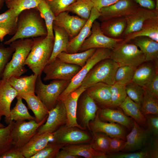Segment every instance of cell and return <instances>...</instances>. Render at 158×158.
Here are the masks:
<instances>
[{"instance_id": "6da1fadb", "label": "cell", "mask_w": 158, "mask_h": 158, "mask_svg": "<svg viewBox=\"0 0 158 158\" xmlns=\"http://www.w3.org/2000/svg\"><path fill=\"white\" fill-rule=\"evenodd\" d=\"M43 19L37 8L23 11L18 16L15 33L4 44L9 45L20 39L47 36V29Z\"/></svg>"}, {"instance_id": "7a4b0ae2", "label": "cell", "mask_w": 158, "mask_h": 158, "mask_svg": "<svg viewBox=\"0 0 158 158\" xmlns=\"http://www.w3.org/2000/svg\"><path fill=\"white\" fill-rule=\"evenodd\" d=\"M30 51L25 62L33 73L38 76L43 71L51 57L53 47L54 37H40L32 38Z\"/></svg>"}, {"instance_id": "3957f363", "label": "cell", "mask_w": 158, "mask_h": 158, "mask_svg": "<svg viewBox=\"0 0 158 158\" xmlns=\"http://www.w3.org/2000/svg\"><path fill=\"white\" fill-rule=\"evenodd\" d=\"M32 42L33 39L29 38L18 40L9 44L15 51L5 67L1 79L7 80L12 76H20L27 71L25 62Z\"/></svg>"}, {"instance_id": "277c9868", "label": "cell", "mask_w": 158, "mask_h": 158, "mask_svg": "<svg viewBox=\"0 0 158 158\" xmlns=\"http://www.w3.org/2000/svg\"><path fill=\"white\" fill-rule=\"evenodd\" d=\"M118 67V65L110 58L103 60L90 70L81 85L86 89L99 83L111 85L115 83V74Z\"/></svg>"}, {"instance_id": "5b68a950", "label": "cell", "mask_w": 158, "mask_h": 158, "mask_svg": "<svg viewBox=\"0 0 158 158\" xmlns=\"http://www.w3.org/2000/svg\"><path fill=\"white\" fill-rule=\"evenodd\" d=\"M41 76L40 75L37 77L35 93L49 111L56 106L59 97L71 80H54L49 84H45L42 80Z\"/></svg>"}, {"instance_id": "8992f818", "label": "cell", "mask_w": 158, "mask_h": 158, "mask_svg": "<svg viewBox=\"0 0 158 158\" xmlns=\"http://www.w3.org/2000/svg\"><path fill=\"white\" fill-rule=\"evenodd\" d=\"M111 52L112 50L109 49H96L87 60L85 65L71 80L67 87L59 97L58 101H63L71 93L80 86L90 70L99 62L110 58Z\"/></svg>"}, {"instance_id": "52a82bcc", "label": "cell", "mask_w": 158, "mask_h": 158, "mask_svg": "<svg viewBox=\"0 0 158 158\" xmlns=\"http://www.w3.org/2000/svg\"><path fill=\"white\" fill-rule=\"evenodd\" d=\"M110 58L119 66H127L137 67L145 62L143 53L134 44L121 42L112 50Z\"/></svg>"}, {"instance_id": "ba28073f", "label": "cell", "mask_w": 158, "mask_h": 158, "mask_svg": "<svg viewBox=\"0 0 158 158\" xmlns=\"http://www.w3.org/2000/svg\"><path fill=\"white\" fill-rule=\"evenodd\" d=\"M48 115L39 123L35 120L15 121L11 133L12 146L20 149L26 144L45 122Z\"/></svg>"}, {"instance_id": "9c48e42d", "label": "cell", "mask_w": 158, "mask_h": 158, "mask_svg": "<svg viewBox=\"0 0 158 158\" xmlns=\"http://www.w3.org/2000/svg\"><path fill=\"white\" fill-rule=\"evenodd\" d=\"M79 66L66 63L56 57L49 62L43 70L44 81L71 80L81 68Z\"/></svg>"}, {"instance_id": "30bf717a", "label": "cell", "mask_w": 158, "mask_h": 158, "mask_svg": "<svg viewBox=\"0 0 158 158\" xmlns=\"http://www.w3.org/2000/svg\"><path fill=\"white\" fill-rule=\"evenodd\" d=\"M123 40V38H112L106 36L101 29L100 23L96 20L92 24L90 35L84 42L78 52L93 48H107L112 50Z\"/></svg>"}, {"instance_id": "8fae6325", "label": "cell", "mask_w": 158, "mask_h": 158, "mask_svg": "<svg viewBox=\"0 0 158 158\" xmlns=\"http://www.w3.org/2000/svg\"><path fill=\"white\" fill-rule=\"evenodd\" d=\"M52 133V140L64 146L90 143L92 138L84 130L76 127H68L66 124Z\"/></svg>"}, {"instance_id": "7c38bea8", "label": "cell", "mask_w": 158, "mask_h": 158, "mask_svg": "<svg viewBox=\"0 0 158 158\" xmlns=\"http://www.w3.org/2000/svg\"><path fill=\"white\" fill-rule=\"evenodd\" d=\"M66 114L63 103L58 101L56 106L49 111L45 122L38 128L36 134L46 132L53 133L66 124Z\"/></svg>"}, {"instance_id": "4fadbf2b", "label": "cell", "mask_w": 158, "mask_h": 158, "mask_svg": "<svg viewBox=\"0 0 158 158\" xmlns=\"http://www.w3.org/2000/svg\"><path fill=\"white\" fill-rule=\"evenodd\" d=\"M139 6L133 0H120L101 8L99 18L102 22L116 17H125L134 12Z\"/></svg>"}, {"instance_id": "5bb4252c", "label": "cell", "mask_w": 158, "mask_h": 158, "mask_svg": "<svg viewBox=\"0 0 158 158\" xmlns=\"http://www.w3.org/2000/svg\"><path fill=\"white\" fill-rule=\"evenodd\" d=\"M68 13L64 11L55 16L53 24L63 29L68 35L70 40L78 34L87 20Z\"/></svg>"}, {"instance_id": "9a60e30c", "label": "cell", "mask_w": 158, "mask_h": 158, "mask_svg": "<svg viewBox=\"0 0 158 158\" xmlns=\"http://www.w3.org/2000/svg\"><path fill=\"white\" fill-rule=\"evenodd\" d=\"M158 16V9L150 10L140 6L131 14L125 17L126 26L123 35L136 32L141 28L147 20Z\"/></svg>"}, {"instance_id": "2e32d148", "label": "cell", "mask_w": 158, "mask_h": 158, "mask_svg": "<svg viewBox=\"0 0 158 158\" xmlns=\"http://www.w3.org/2000/svg\"><path fill=\"white\" fill-rule=\"evenodd\" d=\"M85 89V87L81 85L71 93L62 101L66 112L67 121L66 125L67 126L76 127L83 130L85 129L78 123L77 113L79 98Z\"/></svg>"}, {"instance_id": "e0dca14e", "label": "cell", "mask_w": 158, "mask_h": 158, "mask_svg": "<svg viewBox=\"0 0 158 158\" xmlns=\"http://www.w3.org/2000/svg\"><path fill=\"white\" fill-rule=\"evenodd\" d=\"M100 15L99 11L94 7L89 18L84 26L75 37L69 40L67 47V53H74L78 52L84 42L90 35L94 22L99 18Z\"/></svg>"}, {"instance_id": "ac0fdd59", "label": "cell", "mask_w": 158, "mask_h": 158, "mask_svg": "<svg viewBox=\"0 0 158 158\" xmlns=\"http://www.w3.org/2000/svg\"><path fill=\"white\" fill-rule=\"evenodd\" d=\"M18 95L7 80L1 79L0 80V115L5 116V122L7 125L10 122L11 103Z\"/></svg>"}, {"instance_id": "d6986e66", "label": "cell", "mask_w": 158, "mask_h": 158, "mask_svg": "<svg viewBox=\"0 0 158 158\" xmlns=\"http://www.w3.org/2000/svg\"><path fill=\"white\" fill-rule=\"evenodd\" d=\"M89 127V130L92 133L102 132L110 138H118L126 140V132L121 125L102 121L99 118L97 113L94 120L90 122Z\"/></svg>"}, {"instance_id": "ffe728a7", "label": "cell", "mask_w": 158, "mask_h": 158, "mask_svg": "<svg viewBox=\"0 0 158 158\" xmlns=\"http://www.w3.org/2000/svg\"><path fill=\"white\" fill-rule=\"evenodd\" d=\"M78 108L80 125L89 129L90 122L95 118L99 108L95 101L85 92L82 94Z\"/></svg>"}, {"instance_id": "44dd1931", "label": "cell", "mask_w": 158, "mask_h": 158, "mask_svg": "<svg viewBox=\"0 0 158 158\" xmlns=\"http://www.w3.org/2000/svg\"><path fill=\"white\" fill-rule=\"evenodd\" d=\"M53 139L52 133L46 132L36 134L20 150L25 158H31Z\"/></svg>"}, {"instance_id": "7402d4cb", "label": "cell", "mask_w": 158, "mask_h": 158, "mask_svg": "<svg viewBox=\"0 0 158 158\" xmlns=\"http://www.w3.org/2000/svg\"><path fill=\"white\" fill-rule=\"evenodd\" d=\"M97 114L99 118L102 121L116 123L129 129H132L133 127V122L132 118L128 117L119 110L103 107L98 109Z\"/></svg>"}, {"instance_id": "603a6c76", "label": "cell", "mask_w": 158, "mask_h": 158, "mask_svg": "<svg viewBox=\"0 0 158 158\" xmlns=\"http://www.w3.org/2000/svg\"><path fill=\"white\" fill-rule=\"evenodd\" d=\"M133 124L130 132L126 136L124 151H134L140 149L148 138L149 133L147 130L140 127L133 120Z\"/></svg>"}, {"instance_id": "cb8c5ba5", "label": "cell", "mask_w": 158, "mask_h": 158, "mask_svg": "<svg viewBox=\"0 0 158 158\" xmlns=\"http://www.w3.org/2000/svg\"><path fill=\"white\" fill-rule=\"evenodd\" d=\"M100 28L106 36L114 39L123 38L126 26L125 17L111 18L102 22Z\"/></svg>"}, {"instance_id": "d4e9b609", "label": "cell", "mask_w": 158, "mask_h": 158, "mask_svg": "<svg viewBox=\"0 0 158 158\" xmlns=\"http://www.w3.org/2000/svg\"><path fill=\"white\" fill-rule=\"evenodd\" d=\"M111 85L103 83L94 84L85 92L95 102L103 107H109L111 100Z\"/></svg>"}, {"instance_id": "484cf974", "label": "cell", "mask_w": 158, "mask_h": 158, "mask_svg": "<svg viewBox=\"0 0 158 158\" xmlns=\"http://www.w3.org/2000/svg\"><path fill=\"white\" fill-rule=\"evenodd\" d=\"M141 36L149 37L158 42V16L146 20L140 30L124 37L121 43L128 42L136 37Z\"/></svg>"}, {"instance_id": "4316f807", "label": "cell", "mask_w": 158, "mask_h": 158, "mask_svg": "<svg viewBox=\"0 0 158 158\" xmlns=\"http://www.w3.org/2000/svg\"><path fill=\"white\" fill-rule=\"evenodd\" d=\"M37 76L33 74L29 76H12L7 80L18 95H34Z\"/></svg>"}, {"instance_id": "83f0119b", "label": "cell", "mask_w": 158, "mask_h": 158, "mask_svg": "<svg viewBox=\"0 0 158 158\" xmlns=\"http://www.w3.org/2000/svg\"><path fill=\"white\" fill-rule=\"evenodd\" d=\"M130 41L143 53L145 62H157L158 42L145 36L136 37Z\"/></svg>"}, {"instance_id": "f1b7e54d", "label": "cell", "mask_w": 158, "mask_h": 158, "mask_svg": "<svg viewBox=\"0 0 158 158\" xmlns=\"http://www.w3.org/2000/svg\"><path fill=\"white\" fill-rule=\"evenodd\" d=\"M157 71V68L155 66L148 62H144L136 68L131 81L145 88Z\"/></svg>"}, {"instance_id": "f546056e", "label": "cell", "mask_w": 158, "mask_h": 158, "mask_svg": "<svg viewBox=\"0 0 158 158\" xmlns=\"http://www.w3.org/2000/svg\"><path fill=\"white\" fill-rule=\"evenodd\" d=\"M18 95L26 101L29 109L34 113L37 123L40 122L48 115L49 110L37 95L35 94Z\"/></svg>"}, {"instance_id": "4dcf8cb0", "label": "cell", "mask_w": 158, "mask_h": 158, "mask_svg": "<svg viewBox=\"0 0 158 158\" xmlns=\"http://www.w3.org/2000/svg\"><path fill=\"white\" fill-rule=\"evenodd\" d=\"M61 149L73 155L86 158H107L106 154L94 150L90 143L65 145Z\"/></svg>"}, {"instance_id": "1f68e13d", "label": "cell", "mask_w": 158, "mask_h": 158, "mask_svg": "<svg viewBox=\"0 0 158 158\" xmlns=\"http://www.w3.org/2000/svg\"><path fill=\"white\" fill-rule=\"evenodd\" d=\"M53 29L54 43L52 54L49 62L55 59L61 53H67V47L69 41L68 35L63 29L53 24Z\"/></svg>"}, {"instance_id": "d6a6232c", "label": "cell", "mask_w": 158, "mask_h": 158, "mask_svg": "<svg viewBox=\"0 0 158 158\" xmlns=\"http://www.w3.org/2000/svg\"><path fill=\"white\" fill-rule=\"evenodd\" d=\"M119 107L125 114L133 118L139 125L146 126V119L141 111L140 107L127 96Z\"/></svg>"}, {"instance_id": "836d02e7", "label": "cell", "mask_w": 158, "mask_h": 158, "mask_svg": "<svg viewBox=\"0 0 158 158\" xmlns=\"http://www.w3.org/2000/svg\"><path fill=\"white\" fill-rule=\"evenodd\" d=\"M96 49H91L74 53H68L63 52L60 53L57 57L66 63L82 67L85 65L87 60Z\"/></svg>"}, {"instance_id": "e575fe53", "label": "cell", "mask_w": 158, "mask_h": 158, "mask_svg": "<svg viewBox=\"0 0 158 158\" xmlns=\"http://www.w3.org/2000/svg\"><path fill=\"white\" fill-rule=\"evenodd\" d=\"M94 6V4L91 0H76L67 7L66 11L72 12L87 20Z\"/></svg>"}, {"instance_id": "d590c367", "label": "cell", "mask_w": 158, "mask_h": 158, "mask_svg": "<svg viewBox=\"0 0 158 158\" xmlns=\"http://www.w3.org/2000/svg\"><path fill=\"white\" fill-rule=\"evenodd\" d=\"M16 98L17 101L16 105L11 110L10 122L26 120H35V117L29 113L28 108L23 102L22 98L18 95Z\"/></svg>"}, {"instance_id": "8d00e7d4", "label": "cell", "mask_w": 158, "mask_h": 158, "mask_svg": "<svg viewBox=\"0 0 158 158\" xmlns=\"http://www.w3.org/2000/svg\"><path fill=\"white\" fill-rule=\"evenodd\" d=\"M18 16L11 9L0 14V28L7 30L9 35H14L17 29Z\"/></svg>"}, {"instance_id": "74e56055", "label": "cell", "mask_w": 158, "mask_h": 158, "mask_svg": "<svg viewBox=\"0 0 158 158\" xmlns=\"http://www.w3.org/2000/svg\"><path fill=\"white\" fill-rule=\"evenodd\" d=\"M37 8L42 18L44 20L47 31V36L54 37L53 29V23L55 16L44 0H42Z\"/></svg>"}, {"instance_id": "f35d334b", "label": "cell", "mask_w": 158, "mask_h": 158, "mask_svg": "<svg viewBox=\"0 0 158 158\" xmlns=\"http://www.w3.org/2000/svg\"><path fill=\"white\" fill-rule=\"evenodd\" d=\"M126 85L115 82L111 87V100L109 108L119 107L127 97Z\"/></svg>"}, {"instance_id": "ab89813d", "label": "cell", "mask_w": 158, "mask_h": 158, "mask_svg": "<svg viewBox=\"0 0 158 158\" xmlns=\"http://www.w3.org/2000/svg\"><path fill=\"white\" fill-rule=\"evenodd\" d=\"M92 134V138L90 143L93 149L99 152L109 154L110 137L100 132Z\"/></svg>"}, {"instance_id": "60d3db41", "label": "cell", "mask_w": 158, "mask_h": 158, "mask_svg": "<svg viewBox=\"0 0 158 158\" xmlns=\"http://www.w3.org/2000/svg\"><path fill=\"white\" fill-rule=\"evenodd\" d=\"M143 90V97L140 107L142 113L145 116L148 114L158 115V99L149 94L144 88Z\"/></svg>"}, {"instance_id": "b9f144b4", "label": "cell", "mask_w": 158, "mask_h": 158, "mask_svg": "<svg viewBox=\"0 0 158 158\" xmlns=\"http://www.w3.org/2000/svg\"><path fill=\"white\" fill-rule=\"evenodd\" d=\"M42 0H10L5 2L8 9L13 10L18 16L23 11L37 8Z\"/></svg>"}, {"instance_id": "7bdbcfd3", "label": "cell", "mask_w": 158, "mask_h": 158, "mask_svg": "<svg viewBox=\"0 0 158 158\" xmlns=\"http://www.w3.org/2000/svg\"><path fill=\"white\" fill-rule=\"evenodd\" d=\"M15 122L12 121L7 126L0 128V156L12 146L11 133Z\"/></svg>"}, {"instance_id": "ee69618b", "label": "cell", "mask_w": 158, "mask_h": 158, "mask_svg": "<svg viewBox=\"0 0 158 158\" xmlns=\"http://www.w3.org/2000/svg\"><path fill=\"white\" fill-rule=\"evenodd\" d=\"M64 146L52 140L31 158H56L59 151Z\"/></svg>"}, {"instance_id": "f6af8a7d", "label": "cell", "mask_w": 158, "mask_h": 158, "mask_svg": "<svg viewBox=\"0 0 158 158\" xmlns=\"http://www.w3.org/2000/svg\"><path fill=\"white\" fill-rule=\"evenodd\" d=\"M136 68L127 66H119L115 74V82L126 85L131 82Z\"/></svg>"}, {"instance_id": "bcb514c9", "label": "cell", "mask_w": 158, "mask_h": 158, "mask_svg": "<svg viewBox=\"0 0 158 158\" xmlns=\"http://www.w3.org/2000/svg\"><path fill=\"white\" fill-rule=\"evenodd\" d=\"M127 96L140 107L144 95L143 88L131 81L126 85Z\"/></svg>"}, {"instance_id": "7dc6e473", "label": "cell", "mask_w": 158, "mask_h": 158, "mask_svg": "<svg viewBox=\"0 0 158 158\" xmlns=\"http://www.w3.org/2000/svg\"><path fill=\"white\" fill-rule=\"evenodd\" d=\"M55 16L66 11L67 7L76 0H44Z\"/></svg>"}, {"instance_id": "c3c4849f", "label": "cell", "mask_w": 158, "mask_h": 158, "mask_svg": "<svg viewBox=\"0 0 158 158\" xmlns=\"http://www.w3.org/2000/svg\"><path fill=\"white\" fill-rule=\"evenodd\" d=\"M14 51V48L10 46L6 47L2 44H0V80L5 67L11 60Z\"/></svg>"}, {"instance_id": "681fc988", "label": "cell", "mask_w": 158, "mask_h": 158, "mask_svg": "<svg viewBox=\"0 0 158 158\" xmlns=\"http://www.w3.org/2000/svg\"><path fill=\"white\" fill-rule=\"evenodd\" d=\"M107 157L112 158H150L148 149L138 152L131 153H112L109 154Z\"/></svg>"}, {"instance_id": "f907efd6", "label": "cell", "mask_w": 158, "mask_h": 158, "mask_svg": "<svg viewBox=\"0 0 158 158\" xmlns=\"http://www.w3.org/2000/svg\"><path fill=\"white\" fill-rule=\"evenodd\" d=\"M146 119L147 131L154 136L158 135V116L157 115L148 114L145 116Z\"/></svg>"}, {"instance_id": "816d5d0a", "label": "cell", "mask_w": 158, "mask_h": 158, "mask_svg": "<svg viewBox=\"0 0 158 158\" xmlns=\"http://www.w3.org/2000/svg\"><path fill=\"white\" fill-rule=\"evenodd\" d=\"M126 143V141L123 139L118 138L110 137L109 154L117 153L123 150Z\"/></svg>"}, {"instance_id": "f5cc1de1", "label": "cell", "mask_w": 158, "mask_h": 158, "mask_svg": "<svg viewBox=\"0 0 158 158\" xmlns=\"http://www.w3.org/2000/svg\"><path fill=\"white\" fill-rule=\"evenodd\" d=\"M143 88L149 94L158 99V71L147 87Z\"/></svg>"}, {"instance_id": "db71d44e", "label": "cell", "mask_w": 158, "mask_h": 158, "mask_svg": "<svg viewBox=\"0 0 158 158\" xmlns=\"http://www.w3.org/2000/svg\"><path fill=\"white\" fill-rule=\"evenodd\" d=\"M0 158H25L20 149L11 147L1 156Z\"/></svg>"}, {"instance_id": "11a10c76", "label": "cell", "mask_w": 158, "mask_h": 158, "mask_svg": "<svg viewBox=\"0 0 158 158\" xmlns=\"http://www.w3.org/2000/svg\"><path fill=\"white\" fill-rule=\"evenodd\" d=\"M141 7L150 10L158 9V0H133Z\"/></svg>"}, {"instance_id": "9f6ffc18", "label": "cell", "mask_w": 158, "mask_h": 158, "mask_svg": "<svg viewBox=\"0 0 158 158\" xmlns=\"http://www.w3.org/2000/svg\"><path fill=\"white\" fill-rule=\"evenodd\" d=\"M120 0H91L94 5V7L99 11L102 8L108 6Z\"/></svg>"}, {"instance_id": "6f0895ef", "label": "cell", "mask_w": 158, "mask_h": 158, "mask_svg": "<svg viewBox=\"0 0 158 158\" xmlns=\"http://www.w3.org/2000/svg\"><path fill=\"white\" fill-rule=\"evenodd\" d=\"M157 137L154 140L152 148L149 150L150 158H158V142L157 138Z\"/></svg>"}, {"instance_id": "680465c9", "label": "cell", "mask_w": 158, "mask_h": 158, "mask_svg": "<svg viewBox=\"0 0 158 158\" xmlns=\"http://www.w3.org/2000/svg\"><path fill=\"white\" fill-rule=\"evenodd\" d=\"M79 156L73 155L63 149H61L58 153L56 158H78Z\"/></svg>"}, {"instance_id": "91938a15", "label": "cell", "mask_w": 158, "mask_h": 158, "mask_svg": "<svg viewBox=\"0 0 158 158\" xmlns=\"http://www.w3.org/2000/svg\"><path fill=\"white\" fill-rule=\"evenodd\" d=\"M8 31L6 29L0 28V41L2 42L4 40L5 36L8 35Z\"/></svg>"}, {"instance_id": "94428289", "label": "cell", "mask_w": 158, "mask_h": 158, "mask_svg": "<svg viewBox=\"0 0 158 158\" xmlns=\"http://www.w3.org/2000/svg\"><path fill=\"white\" fill-rule=\"evenodd\" d=\"M4 2L5 0H0V10L2 8Z\"/></svg>"}, {"instance_id": "6125c7cd", "label": "cell", "mask_w": 158, "mask_h": 158, "mask_svg": "<svg viewBox=\"0 0 158 158\" xmlns=\"http://www.w3.org/2000/svg\"><path fill=\"white\" fill-rule=\"evenodd\" d=\"M5 126L3 124L0 122V128L3 127Z\"/></svg>"}, {"instance_id": "be15d7a7", "label": "cell", "mask_w": 158, "mask_h": 158, "mask_svg": "<svg viewBox=\"0 0 158 158\" xmlns=\"http://www.w3.org/2000/svg\"><path fill=\"white\" fill-rule=\"evenodd\" d=\"M1 118H2V116H1L0 115V121H1Z\"/></svg>"}, {"instance_id": "e7e4bbea", "label": "cell", "mask_w": 158, "mask_h": 158, "mask_svg": "<svg viewBox=\"0 0 158 158\" xmlns=\"http://www.w3.org/2000/svg\"><path fill=\"white\" fill-rule=\"evenodd\" d=\"M10 0H5V2L8 1Z\"/></svg>"}]
</instances>
